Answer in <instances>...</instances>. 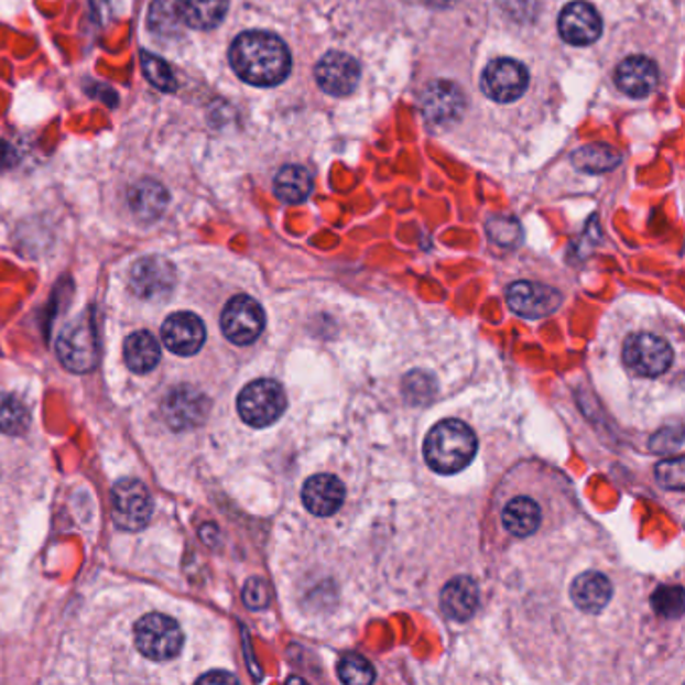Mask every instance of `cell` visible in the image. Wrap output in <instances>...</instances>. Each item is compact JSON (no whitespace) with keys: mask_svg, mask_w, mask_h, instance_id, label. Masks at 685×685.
Masks as SVG:
<instances>
[{"mask_svg":"<svg viewBox=\"0 0 685 685\" xmlns=\"http://www.w3.org/2000/svg\"><path fill=\"white\" fill-rule=\"evenodd\" d=\"M229 63L241 80L255 87H275L292 69L286 43L265 31L241 33L229 48Z\"/></svg>","mask_w":685,"mask_h":685,"instance_id":"obj_1","label":"cell"},{"mask_svg":"<svg viewBox=\"0 0 685 685\" xmlns=\"http://www.w3.org/2000/svg\"><path fill=\"white\" fill-rule=\"evenodd\" d=\"M477 436L460 421H443L431 428L424 441V458L438 475H457L477 455Z\"/></svg>","mask_w":685,"mask_h":685,"instance_id":"obj_2","label":"cell"},{"mask_svg":"<svg viewBox=\"0 0 685 685\" xmlns=\"http://www.w3.org/2000/svg\"><path fill=\"white\" fill-rule=\"evenodd\" d=\"M287 400L284 389L275 380H253L238 396L241 421L253 428H265L282 418Z\"/></svg>","mask_w":685,"mask_h":685,"instance_id":"obj_3","label":"cell"},{"mask_svg":"<svg viewBox=\"0 0 685 685\" xmlns=\"http://www.w3.org/2000/svg\"><path fill=\"white\" fill-rule=\"evenodd\" d=\"M57 355L70 372H89L99 360L97 334L91 316H77L58 334Z\"/></svg>","mask_w":685,"mask_h":685,"instance_id":"obj_4","label":"cell"},{"mask_svg":"<svg viewBox=\"0 0 685 685\" xmlns=\"http://www.w3.org/2000/svg\"><path fill=\"white\" fill-rule=\"evenodd\" d=\"M135 643L138 650L149 660L167 662L182 651V628L172 617L151 613L139 619L135 626Z\"/></svg>","mask_w":685,"mask_h":685,"instance_id":"obj_5","label":"cell"},{"mask_svg":"<svg viewBox=\"0 0 685 685\" xmlns=\"http://www.w3.org/2000/svg\"><path fill=\"white\" fill-rule=\"evenodd\" d=\"M465 109H467L465 93L450 80H434L424 89L421 97L424 123L436 131H446L457 126L465 115Z\"/></svg>","mask_w":685,"mask_h":685,"instance_id":"obj_6","label":"cell"},{"mask_svg":"<svg viewBox=\"0 0 685 685\" xmlns=\"http://www.w3.org/2000/svg\"><path fill=\"white\" fill-rule=\"evenodd\" d=\"M674 360L672 346L655 334H635L623 346V362L643 378L662 377Z\"/></svg>","mask_w":685,"mask_h":685,"instance_id":"obj_7","label":"cell"},{"mask_svg":"<svg viewBox=\"0 0 685 685\" xmlns=\"http://www.w3.org/2000/svg\"><path fill=\"white\" fill-rule=\"evenodd\" d=\"M151 513H153V499L141 480L123 479L115 485V525L123 531H139L148 525Z\"/></svg>","mask_w":685,"mask_h":685,"instance_id":"obj_8","label":"cell"},{"mask_svg":"<svg viewBox=\"0 0 685 685\" xmlns=\"http://www.w3.org/2000/svg\"><path fill=\"white\" fill-rule=\"evenodd\" d=\"M265 326L262 306L250 296L231 297L221 314V330L229 342L238 346L253 344Z\"/></svg>","mask_w":685,"mask_h":685,"instance_id":"obj_9","label":"cell"},{"mask_svg":"<svg viewBox=\"0 0 685 685\" xmlns=\"http://www.w3.org/2000/svg\"><path fill=\"white\" fill-rule=\"evenodd\" d=\"M529 85V73L514 58H494L482 73V91L497 104H513L521 99Z\"/></svg>","mask_w":685,"mask_h":685,"instance_id":"obj_10","label":"cell"},{"mask_svg":"<svg viewBox=\"0 0 685 685\" xmlns=\"http://www.w3.org/2000/svg\"><path fill=\"white\" fill-rule=\"evenodd\" d=\"M161 411L173 431H189L206 421L209 400L204 392L192 387H177L165 396Z\"/></svg>","mask_w":685,"mask_h":685,"instance_id":"obj_11","label":"cell"},{"mask_svg":"<svg viewBox=\"0 0 685 685\" xmlns=\"http://www.w3.org/2000/svg\"><path fill=\"white\" fill-rule=\"evenodd\" d=\"M358 80H360L358 61L340 51H330L316 65V83L320 85L322 91L328 93L331 97H348L350 93H355Z\"/></svg>","mask_w":685,"mask_h":685,"instance_id":"obj_12","label":"cell"},{"mask_svg":"<svg viewBox=\"0 0 685 685\" xmlns=\"http://www.w3.org/2000/svg\"><path fill=\"white\" fill-rule=\"evenodd\" d=\"M175 286L173 263L160 255L141 258L131 268V290L143 300H157L167 296Z\"/></svg>","mask_w":685,"mask_h":685,"instance_id":"obj_13","label":"cell"},{"mask_svg":"<svg viewBox=\"0 0 685 685\" xmlns=\"http://www.w3.org/2000/svg\"><path fill=\"white\" fill-rule=\"evenodd\" d=\"M161 338L173 355L194 356L206 342V326L192 312H177L163 324Z\"/></svg>","mask_w":685,"mask_h":685,"instance_id":"obj_14","label":"cell"},{"mask_svg":"<svg viewBox=\"0 0 685 685\" xmlns=\"http://www.w3.org/2000/svg\"><path fill=\"white\" fill-rule=\"evenodd\" d=\"M507 302L514 314L525 318H545L561 306V294L535 282H514L507 290Z\"/></svg>","mask_w":685,"mask_h":685,"instance_id":"obj_15","label":"cell"},{"mask_svg":"<svg viewBox=\"0 0 685 685\" xmlns=\"http://www.w3.org/2000/svg\"><path fill=\"white\" fill-rule=\"evenodd\" d=\"M604 31L599 12L589 2H569L559 17V33L569 45L587 46L595 43Z\"/></svg>","mask_w":685,"mask_h":685,"instance_id":"obj_16","label":"cell"},{"mask_svg":"<svg viewBox=\"0 0 685 685\" xmlns=\"http://www.w3.org/2000/svg\"><path fill=\"white\" fill-rule=\"evenodd\" d=\"M346 489L342 480L331 475H316L304 482L302 501L309 513L316 517H330L342 507Z\"/></svg>","mask_w":685,"mask_h":685,"instance_id":"obj_17","label":"cell"},{"mask_svg":"<svg viewBox=\"0 0 685 685\" xmlns=\"http://www.w3.org/2000/svg\"><path fill=\"white\" fill-rule=\"evenodd\" d=\"M617 87L633 99H645L653 93L660 80L655 63L648 57H628L616 73Z\"/></svg>","mask_w":685,"mask_h":685,"instance_id":"obj_18","label":"cell"},{"mask_svg":"<svg viewBox=\"0 0 685 685\" xmlns=\"http://www.w3.org/2000/svg\"><path fill=\"white\" fill-rule=\"evenodd\" d=\"M613 595L611 581L604 573H581L572 585V599L585 613H601Z\"/></svg>","mask_w":685,"mask_h":685,"instance_id":"obj_19","label":"cell"},{"mask_svg":"<svg viewBox=\"0 0 685 685\" xmlns=\"http://www.w3.org/2000/svg\"><path fill=\"white\" fill-rule=\"evenodd\" d=\"M441 606L453 621H469L479 607V587L470 577H455L441 594Z\"/></svg>","mask_w":685,"mask_h":685,"instance_id":"obj_20","label":"cell"},{"mask_svg":"<svg viewBox=\"0 0 685 685\" xmlns=\"http://www.w3.org/2000/svg\"><path fill=\"white\" fill-rule=\"evenodd\" d=\"M229 0H177V14L183 23L197 31H211L224 21Z\"/></svg>","mask_w":685,"mask_h":685,"instance_id":"obj_21","label":"cell"},{"mask_svg":"<svg viewBox=\"0 0 685 685\" xmlns=\"http://www.w3.org/2000/svg\"><path fill=\"white\" fill-rule=\"evenodd\" d=\"M170 202L167 189L157 182H141L129 189V207L141 221H155Z\"/></svg>","mask_w":685,"mask_h":685,"instance_id":"obj_22","label":"cell"},{"mask_svg":"<svg viewBox=\"0 0 685 685\" xmlns=\"http://www.w3.org/2000/svg\"><path fill=\"white\" fill-rule=\"evenodd\" d=\"M503 525L513 537H531L541 525V507L529 497H514L504 504Z\"/></svg>","mask_w":685,"mask_h":685,"instance_id":"obj_23","label":"cell"},{"mask_svg":"<svg viewBox=\"0 0 685 685\" xmlns=\"http://www.w3.org/2000/svg\"><path fill=\"white\" fill-rule=\"evenodd\" d=\"M126 362L135 374H148L160 365L161 346L153 334L135 331L126 340Z\"/></svg>","mask_w":685,"mask_h":685,"instance_id":"obj_24","label":"cell"},{"mask_svg":"<svg viewBox=\"0 0 685 685\" xmlns=\"http://www.w3.org/2000/svg\"><path fill=\"white\" fill-rule=\"evenodd\" d=\"M312 175L300 165H286L275 175L274 192L284 204H302L312 194Z\"/></svg>","mask_w":685,"mask_h":685,"instance_id":"obj_25","label":"cell"},{"mask_svg":"<svg viewBox=\"0 0 685 685\" xmlns=\"http://www.w3.org/2000/svg\"><path fill=\"white\" fill-rule=\"evenodd\" d=\"M573 165L585 173H606L616 170L621 163L619 151L611 145L595 143V145H583L572 155Z\"/></svg>","mask_w":685,"mask_h":685,"instance_id":"obj_26","label":"cell"},{"mask_svg":"<svg viewBox=\"0 0 685 685\" xmlns=\"http://www.w3.org/2000/svg\"><path fill=\"white\" fill-rule=\"evenodd\" d=\"M31 424V414L23 402L14 396L0 394V433L23 434Z\"/></svg>","mask_w":685,"mask_h":685,"instance_id":"obj_27","label":"cell"},{"mask_svg":"<svg viewBox=\"0 0 685 685\" xmlns=\"http://www.w3.org/2000/svg\"><path fill=\"white\" fill-rule=\"evenodd\" d=\"M141 65H143V73L148 77L149 83L160 89V91L173 93L177 91V80L173 75L172 67L157 57V55H151L148 51L141 53Z\"/></svg>","mask_w":685,"mask_h":685,"instance_id":"obj_28","label":"cell"},{"mask_svg":"<svg viewBox=\"0 0 685 685\" xmlns=\"http://www.w3.org/2000/svg\"><path fill=\"white\" fill-rule=\"evenodd\" d=\"M338 677L344 684L368 685L377 679V674H374L372 663L365 660L362 655L350 653V655H344L338 663Z\"/></svg>","mask_w":685,"mask_h":685,"instance_id":"obj_29","label":"cell"},{"mask_svg":"<svg viewBox=\"0 0 685 685\" xmlns=\"http://www.w3.org/2000/svg\"><path fill=\"white\" fill-rule=\"evenodd\" d=\"M487 231L491 236V240L503 248H513L521 241V226L514 217L494 216L487 224Z\"/></svg>","mask_w":685,"mask_h":685,"instance_id":"obj_30","label":"cell"},{"mask_svg":"<svg viewBox=\"0 0 685 685\" xmlns=\"http://www.w3.org/2000/svg\"><path fill=\"white\" fill-rule=\"evenodd\" d=\"M651 606L663 617H675L684 613V589L682 587H660L651 595Z\"/></svg>","mask_w":685,"mask_h":685,"instance_id":"obj_31","label":"cell"},{"mask_svg":"<svg viewBox=\"0 0 685 685\" xmlns=\"http://www.w3.org/2000/svg\"><path fill=\"white\" fill-rule=\"evenodd\" d=\"M657 480L665 489L684 491L685 463L684 458L677 457L674 460H665L657 465Z\"/></svg>","mask_w":685,"mask_h":685,"instance_id":"obj_32","label":"cell"},{"mask_svg":"<svg viewBox=\"0 0 685 685\" xmlns=\"http://www.w3.org/2000/svg\"><path fill=\"white\" fill-rule=\"evenodd\" d=\"M243 601L246 606L258 611V609H265L270 604V591H268V585L260 577H252L250 581L246 583L243 587Z\"/></svg>","mask_w":685,"mask_h":685,"instance_id":"obj_33","label":"cell"},{"mask_svg":"<svg viewBox=\"0 0 685 685\" xmlns=\"http://www.w3.org/2000/svg\"><path fill=\"white\" fill-rule=\"evenodd\" d=\"M202 684H236L238 677L236 675L226 674V672H216V674H207L199 677Z\"/></svg>","mask_w":685,"mask_h":685,"instance_id":"obj_34","label":"cell"},{"mask_svg":"<svg viewBox=\"0 0 685 685\" xmlns=\"http://www.w3.org/2000/svg\"><path fill=\"white\" fill-rule=\"evenodd\" d=\"M14 160H17V155H14L11 145L0 141V172H2V170H9L12 163H14Z\"/></svg>","mask_w":685,"mask_h":685,"instance_id":"obj_35","label":"cell"},{"mask_svg":"<svg viewBox=\"0 0 685 685\" xmlns=\"http://www.w3.org/2000/svg\"><path fill=\"white\" fill-rule=\"evenodd\" d=\"M453 0H426V4H433V7H448Z\"/></svg>","mask_w":685,"mask_h":685,"instance_id":"obj_36","label":"cell"}]
</instances>
